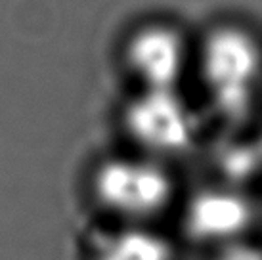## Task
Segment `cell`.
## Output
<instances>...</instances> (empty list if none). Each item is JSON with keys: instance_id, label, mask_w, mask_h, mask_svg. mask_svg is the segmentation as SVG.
Returning a JSON list of instances; mask_svg holds the SVG:
<instances>
[{"instance_id": "6da1fadb", "label": "cell", "mask_w": 262, "mask_h": 260, "mask_svg": "<svg viewBox=\"0 0 262 260\" xmlns=\"http://www.w3.org/2000/svg\"><path fill=\"white\" fill-rule=\"evenodd\" d=\"M260 40L253 27L220 19L193 36L191 75L216 113L241 121L255 107L260 82Z\"/></svg>"}, {"instance_id": "7a4b0ae2", "label": "cell", "mask_w": 262, "mask_h": 260, "mask_svg": "<svg viewBox=\"0 0 262 260\" xmlns=\"http://www.w3.org/2000/svg\"><path fill=\"white\" fill-rule=\"evenodd\" d=\"M193 36L180 23L149 17L134 23L119 44V65L134 88H182L191 75Z\"/></svg>"}, {"instance_id": "3957f363", "label": "cell", "mask_w": 262, "mask_h": 260, "mask_svg": "<svg viewBox=\"0 0 262 260\" xmlns=\"http://www.w3.org/2000/svg\"><path fill=\"white\" fill-rule=\"evenodd\" d=\"M123 124L136 144L153 153L186 151L199 126L184 88H132Z\"/></svg>"}, {"instance_id": "277c9868", "label": "cell", "mask_w": 262, "mask_h": 260, "mask_svg": "<svg viewBox=\"0 0 262 260\" xmlns=\"http://www.w3.org/2000/svg\"><path fill=\"white\" fill-rule=\"evenodd\" d=\"M100 201L126 216H144L168 201L170 180L167 172L146 159H111L96 172Z\"/></svg>"}, {"instance_id": "5b68a950", "label": "cell", "mask_w": 262, "mask_h": 260, "mask_svg": "<svg viewBox=\"0 0 262 260\" xmlns=\"http://www.w3.org/2000/svg\"><path fill=\"white\" fill-rule=\"evenodd\" d=\"M251 220L249 203L232 191H203L189 203L186 226L205 241H222L237 235Z\"/></svg>"}, {"instance_id": "8992f818", "label": "cell", "mask_w": 262, "mask_h": 260, "mask_svg": "<svg viewBox=\"0 0 262 260\" xmlns=\"http://www.w3.org/2000/svg\"><path fill=\"white\" fill-rule=\"evenodd\" d=\"M98 260H170V249L153 231L121 230L100 241Z\"/></svg>"}, {"instance_id": "52a82bcc", "label": "cell", "mask_w": 262, "mask_h": 260, "mask_svg": "<svg viewBox=\"0 0 262 260\" xmlns=\"http://www.w3.org/2000/svg\"><path fill=\"white\" fill-rule=\"evenodd\" d=\"M220 260H260V256H258V253H256L255 249H251V247L233 245L226 249L224 254L220 256Z\"/></svg>"}]
</instances>
